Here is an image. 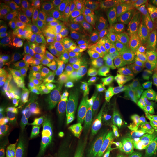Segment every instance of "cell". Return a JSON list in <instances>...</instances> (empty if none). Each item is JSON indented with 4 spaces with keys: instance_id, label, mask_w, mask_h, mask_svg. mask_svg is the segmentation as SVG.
Masks as SVG:
<instances>
[{
    "instance_id": "cell-1",
    "label": "cell",
    "mask_w": 157,
    "mask_h": 157,
    "mask_svg": "<svg viewBox=\"0 0 157 157\" xmlns=\"http://www.w3.org/2000/svg\"><path fill=\"white\" fill-rule=\"evenodd\" d=\"M156 68L157 62L132 66L114 64L104 74L103 77L112 76L140 87L143 84L150 83Z\"/></svg>"
},
{
    "instance_id": "cell-2",
    "label": "cell",
    "mask_w": 157,
    "mask_h": 157,
    "mask_svg": "<svg viewBox=\"0 0 157 157\" xmlns=\"http://www.w3.org/2000/svg\"><path fill=\"white\" fill-rule=\"evenodd\" d=\"M103 24L119 34L127 27L137 21L127 2H117L105 7L103 13Z\"/></svg>"
},
{
    "instance_id": "cell-3",
    "label": "cell",
    "mask_w": 157,
    "mask_h": 157,
    "mask_svg": "<svg viewBox=\"0 0 157 157\" xmlns=\"http://www.w3.org/2000/svg\"><path fill=\"white\" fill-rule=\"evenodd\" d=\"M29 26L22 15L10 7H1L0 44L7 47L8 43Z\"/></svg>"
},
{
    "instance_id": "cell-4",
    "label": "cell",
    "mask_w": 157,
    "mask_h": 157,
    "mask_svg": "<svg viewBox=\"0 0 157 157\" xmlns=\"http://www.w3.org/2000/svg\"><path fill=\"white\" fill-rule=\"evenodd\" d=\"M117 39L128 41L157 55V34L135 21L117 35Z\"/></svg>"
},
{
    "instance_id": "cell-5",
    "label": "cell",
    "mask_w": 157,
    "mask_h": 157,
    "mask_svg": "<svg viewBox=\"0 0 157 157\" xmlns=\"http://www.w3.org/2000/svg\"><path fill=\"white\" fill-rule=\"evenodd\" d=\"M42 44L51 53L64 60H74L79 58L77 48L68 43L53 26L46 30Z\"/></svg>"
},
{
    "instance_id": "cell-6",
    "label": "cell",
    "mask_w": 157,
    "mask_h": 157,
    "mask_svg": "<svg viewBox=\"0 0 157 157\" xmlns=\"http://www.w3.org/2000/svg\"><path fill=\"white\" fill-rule=\"evenodd\" d=\"M84 124L90 134L113 137L116 127L114 113L105 110L94 109Z\"/></svg>"
},
{
    "instance_id": "cell-7",
    "label": "cell",
    "mask_w": 157,
    "mask_h": 157,
    "mask_svg": "<svg viewBox=\"0 0 157 157\" xmlns=\"http://www.w3.org/2000/svg\"><path fill=\"white\" fill-rule=\"evenodd\" d=\"M0 111L6 117H15L23 113L31 114L29 88L20 90L3 98L0 104Z\"/></svg>"
},
{
    "instance_id": "cell-8",
    "label": "cell",
    "mask_w": 157,
    "mask_h": 157,
    "mask_svg": "<svg viewBox=\"0 0 157 157\" xmlns=\"http://www.w3.org/2000/svg\"><path fill=\"white\" fill-rule=\"evenodd\" d=\"M47 28L29 26L13 40L6 48L17 52H25L33 50L35 47L42 42Z\"/></svg>"
},
{
    "instance_id": "cell-9",
    "label": "cell",
    "mask_w": 157,
    "mask_h": 157,
    "mask_svg": "<svg viewBox=\"0 0 157 157\" xmlns=\"http://www.w3.org/2000/svg\"><path fill=\"white\" fill-rule=\"evenodd\" d=\"M88 106L96 110H105L116 113L118 111L114 98L108 84L93 86Z\"/></svg>"
},
{
    "instance_id": "cell-10",
    "label": "cell",
    "mask_w": 157,
    "mask_h": 157,
    "mask_svg": "<svg viewBox=\"0 0 157 157\" xmlns=\"http://www.w3.org/2000/svg\"><path fill=\"white\" fill-rule=\"evenodd\" d=\"M74 60H68L66 67L58 74V93L61 99H67L83 83L76 73Z\"/></svg>"
},
{
    "instance_id": "cell-11",
    "label": "cell",
    "mask_w": 157,
    "mask_h": 157,
    "mask_svg": "<svg viewBox=\"0 0 157 157\" xmlns=\"http://www.w3.org/2000/svg\"><path fill=\"white\" fill-rule=\"evenodd\" d=\"M59 76L58 74L50 71H42L38 75L31 79L29 87L42 90L51 97L56 99H61L58 93Z\"/></svg>"
},
{
    "instance_id": "cell-12",
    "label": "cell",
    "mask_w": 157,
    "mask_h": 157,
    "mask_svg": "<svg viewBox=\"0 0 157 157\" xmlns=\"http://www.w3.org/2000/svg\"><path fill=\"white\" fill-rule=\"evenodd\" d=\"M117 118L126 132L135 139L143 143V145H146L152 137L151 135L141 126L132 111L120 112V114Z\"/></svg>"
},
{
    "instance_id": "cell-13",
    "label": "cell",
    "mask_w": 157,
    "mask_h": 157,
    "mask_svg": "<svg viewBox=\"0 0 157 157\" xmlns=\"http://www.w3.org/2000/svg\"><path fill=\"white\" fill-rule=\"evenodd\" d=\"M54 137L46 131H37L31 135L28 150L22 155L15 157H36L54 146Z\"/></svg>"
},
{
    "instance_id": "cell-14",
    "label": "cell",
    "mask_w": 157,
    "mask_h": 157,
    "mask_svg": "<svg viewBox=\"0 0 157 157\" xmlns=\"http://www.w3.org/2000/svg\"><path fill=\"white\" fill-rule=\"evenodd\" d=\"M18 13L23 15L29 26L44 27L47 29L52 27V18L43 13L34 1H27Z\"/></svg>"
},
{
    "instance_id": "cell-15",
    "label": "cell",
    "mask_w": 157,
    "mask_h": 157,
    "mask_svg": "<svg viewBox=\"0 0 157 157\" xmlns=\"http://www.w3.org/2000/svg\"><path fill=\"white\" fill-rule=\"evenodd\" d=\"M87 23V21L83 17L76 16L70 22L54 28L68 43L76 48L79 44Z\"/></svg>"
},
{
    "instance_id": "cell-16",
    "label": "cell",
    "mask_w": 157,
    "mask_h": 157,
    "mask_svg": "<svg viewBox=\"0 0 157 157\" xmlns=\"http://www.w3.org/2000/svg\"><path fill=\"white\" fill-rule=\"evenodd\" d=\"M132 111L147 132L153 136L157 132V111L154 105L138 103Z\"/></svg>"
},
{
    "instance_id": "cell-17",
    "label": "cell",
    "mask_w": 157,
    "mask_h": 157,
    "mask_svg": "<svg viewBox=\"0 0 157 157\" xmlns=\"http://www.w3.org/2000/svg\"><path fill=\"white\" fill-rule=\"evenodd\" d=\"M74 64L76 73L82 82L93 86L107 84L103 76L99 74L85 58H78L74 60Z\"/></svg>"
},
{
    "instance_id": "cell-18",
    "label": "cell",
    "mask_w": 157,
    "mask_h": 157,
    "mask_svg": "<svg viewBox=\"0 0 157 157\" xmlns=\"http://www.w3.org/2000/svg\"><path fill=\"white\" fill-rule=\"evenodd\" d=\"M76 16L83 17L87 22L101 24L103 17V2L99 0H82L78 2Z\"/></svg>"
},
{
    "instance_id": "cell-19",
    "label": "cell",
    "mask_w": 157,
    "mask_h": 157,
    "mask_svg": "<svg viewBox=\"0 0 157 157\" xmlns=\"http://www.w3.org/2000/svg\"><path fill=\"white\" fill-rule=\"evenodd\" d=\"M33 50L38 55L41 66L44 70L59 74L67 66L68 60H64L51 53L45 48L42 43L39 44Z\"/></svg>"
},
{
    "instance_id": "cell-20",
    "label": "cell",
    "mask_w": 157,
    "mask_h": 157,
    "mask_svg": "<svg viewBox=\"0 0 157 157\" xmlns=\"http://www.w3.org/2000/svg\"><path fill=\"white\" fill-rule=\"evenodd\" d=\"M117 42V34L112 29L103 24L97 25L95 38V49L103 50L114 56V50Z\"/></svg>"
},
{
    "instance_id": "cell-21",
    "label": "cell",
    "mask_w": 157,
    "mask_h": 157,
    "mask_svg": "<svg viewBox=\"0 0 157 157\" xmlns=\"http://www.w3.org/2000/svg\"><path fill=\"white\" fill-rule=\"evenodd\" d=\"M76 16V11L70 2L58 0L55 2L52 12V26L57 27L70 22Z\"/></svg>"
},
{
    "instance_id": "cell-22",
    "label": "cell",
    "mask_w": 157,
    "mask_h": 157,
    "mask_svg": "<svg viewBox=\"0 0 157 157\" xmlns=\"http://www.w3.org/2000/svg\"><path fill=\"white\" fill-rule=\"evenodd\" d=\"M87 146L85 143L80 142L73 136L63 135L59 137L56 150L66 157H82Z\"/></svg>"
},
{
    "instance_id": "cell-23",
    "label": "cell",
    "mask_w": 157,
    "mask_h": 157,
    "mask_svg": "<svg viewBox=\"0 0 157 157\" xmlns=\"http://www.w3.org/2000/svg\"><path fill=\"white\" fill-rule=\"evenodd\" d=\"M84 58L103 76L114 65L117 60L114 56L98 49H95Z\"/></svg>"
},
{
    "instance_id": "cell-24",
    "label": "cell",
    "mask_w": 157,
    "mask_h": 157,
    "mask_svg": "<svg viewBox=\"0 0 157 157\" xmlns=\"http://www.w3.org/2000/svg\"><path fill=\"white\" fill-rule=\"evenodd\" d=\"M51 102L58 101L42 90L34 89L29 85V103L31 115L39 117L45 105Z\"/></svg>"
},
{
    "instance_id": "cell-25",
    "label": "cell",
    "mask_w": 157,
    "mask_h": 157,
    "mask_svg": "<svg viewBox=\"0 0 157 157\" xmlns=\"http://www.w3.org/2000/svg\"><path fill=\"white\" fill-rule=\"evenodd\" d=\"M96 33L97 24L87 22L78 44V57L80 58H84L95 49Z\"/></svg>"
},
{
    "instance_id": "cell-26",
    "label": "cell",
    "mask_w": 157,
    "mask_h": 157,
    "mask_svg": "<svg viewBox=\"0 0 157 157\" xmlns=\"http://www.w3.org/2000/svg\"><path fill=\"white\" fill-rule=\"evenodd\" d=\"M113 140L116 144L119 145L124 148L127 149L129 151H136L140 153L143 148L144 145L140 144L134 137L131 136L120 127L116 125L114 132L113 135Z\"/></svg>"
},
{
    "instance_id": "cell-27",
    "label": "cell",
    "mask_w": 157,
    "mask_h": 157,
    "mask_svg": "<svg viewBox=\"0 0 157 157\" xmlns=\"http://www.w3.org/2000/svg\"><path fill=\"white\" fill-rule=\"evenodd\" d=\"M74 115L71 109L69 103H66L60 110V122L59 130L56 137H60L63 135L72 136L73 135Z\"/></svg>"
},
{
    "instance_id": "cell-28",
    "label": "cell",
    "mask_w": 157,
    "mask_h": 157,
    "mask_svg": "<svg viewBox=\"0 0 157 157\" xmlns=\"http://www.w3.org/2000/svg\"><path fill=\"white\" fill-rule=\"evenodd\" d=\"M104 78L107 82L108 86L113 93H126L138 95L140 93V87L135 84L129 83L124 80L112 76H105Z\"/></svg>"
},
{
    "instance_id": "cell-29",
    "label": "cell",
    "mask_w": 157,
    "mask_h": 157,
    "mask_svg": "<svg viewBox=\"0 0 157 157\" xmlns=\"http://www.w3.org/2000/svg\"><path fill=\"white\" fill-rule=\"evenodd\" d=\"M152 55L154 53L144 49L137 46L133 43L128 41L121 40L117 39V44L114 50V56L116 58H119L121 56H129V55Z\"/></svg>"
},
{
    "instance_id": "cell-30",
    "label": "cell",
    "mask_w": 157,
    "mask_h": 157,
    "mask_svg": "<svg viewBox=\"0 0 157 157\" xmlns=\"http://www.w3.org/2000/svg\"><path fill=\"white\" fill-rule=\"evenodd\" d=\"M0 146L7 149L13 156L22 155L26 147V142L23 137L7 136L1 137Z\"/></svg>"
},
{
    "instance_id": "cell-31",
    "label": "cell",
    "mask_w": 157,
    "mask_h": 157,
    "mask_svg": "<svg viewBox=\"0 0 157 157\" xmlns=\"http://www.w3.org/2000/svg\"><path fill=\"white\" fill-rule=\"evenodd\" d=\"M21 61L27 71L31 74L33 77L44 71L41 66L38 55L34 50L23 52L21 57Z\"/></svg>"
},
{
    "instance_id": "cell-32",
    "label": "cell",
    "mask_w": 157,
    "mask_h": 157,
    "mask_svg": "<svg viewBox=\"0 0 157 157\" xmlns=\"http://www.w3.org/2000/svg\"><path fill=\"white\" fill-rule=\"evenodd\" d=\"M150 62H157V55H129L121 56L116 60L114 64L124 66H140Z\"/></svg>"
},
{
    "instance_id": "cell-33",
    "label": "cell",
    "mask_w": 157,
    "mask_h": 157,
    "mask_svg": "<svg viewBox=\"0 0 157 157\" xmlns=\"http://www.w3.org/2000/svg\"><path fill=\"white\" fill-rule=\"evenodd\" d=\"M137 20L141 18L154 8L157 0H130L127 1Z\"/></svg>"
},
{
    "instance_id": "cell-34",
    "label": "cell",
    "mask_w": 157,
    "mask_h": 157,
    "mask_svg": "<svg viewBox=\"0 0 157 157\" xmlns=\"http://www.w3.org/2000/svg\"><path fill=\"white\" fill-rule=\"evenodd\" d=\"M114 100L118 111H132L138 104V95L126 93H114Z\"/></svg>"
},
{
    "instance_id": "cell-35",
    "label": "cell",
    "mask_w": 157,
    "mask_h": 157,
    "mask_svg": "<svg viewBox=\"0 0 157 157\" xmlns=\"http://www.w3.org/2000/svg\"><path fill=\"white\" fill-rule=\"evenodd\" d=\"M92 88L93 85L83 82L79 87L67 98L68 102H71L80 106H88V101Z\"/></svg>"
},
{
    "instance_id": "cell-36",
    "label": "cell",
    "mask_w": 157,
    "mask_h": 157,
    "mask_svg": "<svg viewBox=\"0 0 157 157\" xmlns=\"http://www.w3.org/2000/svg\"><path fill=\"white\" fill-rule=\"evenodd\" d=\"M114 142L113 137L104 136V135H93L90 133L88 135L84 142L87 146L93 147L102 152L105 151Z\"/></svg>"
},
{
    "instance_id": "cell-37",
    "label": "cell",
    "mask_w": 157,
    "mask_h": 157,
    "mask_svg": "<svg viewBox=\"0 0 157 157\" xmlns=\"http://www.w3.org/2000/svg\"><path fill=\"white\" fill-rule=\"evenodd\" d=\"M19 67L14 60L6 62L0 68V84L16 80Z\"/></svg>"
},
{
    "instance_id": "cell-38",
    "label": "cell",
    "mask_w": 157,
    "mask_h": 157,
    "mask_svg": "<svg viewBox=\"0 0 157 157\" xmlns=\"http://www.w3.org/2000/svg\"><path fill=\"white\" fill-rule=\"evenodd\" d=\"M29 85V84H27L22 80H14V81L2 84H0V95L1 98H5L10 94L27 88V86Z\"/></svg>"
},
{
    "instance_id": "cell-39",
    "label": "cell",
    "mask_w": 157,
    "mask_h": 157,
    "mask_svg": "<svg viewBox=\"0 0 157 157\" xmlns=\"http://www.w3.org/2000/svg\"><path fill=\"white\" fill-rule=\"evenodd\" d=\"M137 21L153 32L157 34V4L148 14Z\"/></svg>"
},
{
    "instance_id": "cell-40",
    "label": "cell",
    "mask_w": 157,
    "mask_h": 157,
    "mask_svg": "<svg viewBox=\"0 0 157 157\" xmlns=\"http://www.w3.org/2000/svg\"><path fill=\"white\" fill-rule=\"evenodd\" d=\"M74 115V114H73ZM74 126H73V136L74 138L78 140L80 142L84 143L86 138L90 134L89 131L87 130V127L82 123L76 116L74 115Z\"/></svg>"
},
{
    "instance_id": "cell-41",
    "label": "cell",
    "mask_w": 157,
    "mask_h": 157,
    "mask_svg": "<svg viewBox=\"0 0 157 157\" xmlns=\"http://www.w3.org/2000/svg\"><path fill=\"white\" fill-rule=\"evenodd\" d=\"M130 151L113 143L109 148L103 152V157H125Z\"/></svg>"
},
{
    "instance_id": "cell-42",
    "label": "cell",
    "mask_w": 157,
    "mask_h": 157,
    "mask_svg": "<svg viewBox=\"0 0 157 157\" xmlns=\"http://www.w3.org/2000/svg\"><path fill=\"white\" fill-rule=\"evenodd\" d=\"M58 102H51L45 105L39 117L43 119H50L53 118L58 113Z\"/></svg>"
},
{
    "instance_id": "cell-43",
    "label": "cell",
    "mask_w": 157,
    "mask_h": 157,
    "mask_svg": "<svg viewBox=\"0 0 157 157\" xmlns=\"http://www.w3.org/2000/svg\"><path fill=\"white\" fill-rule=\"evenodd\" d=\"M55 2L53 0H35L34 2L43 13L52 18Z\"/></svg>"
},
{
    "instance_id": "cell-44",
    "label": "cell",
    "mask_w": 157,
    "mask_h": 157,
    "mask_svg": "<svg viewBox=\"0 0 157 157\" xmlns=\"http://www.w3.org/2000/svg\"><path fill=\"white\" fill-rule=\"evenodd\" d=\"M157 101V94L149 95V94H142L138 95V103L143 105H154Z\"/></svg>"
},
{
    "instance_id": "cell-45",
    "label": "cell",
    "mask_w": 157,
    "mask_h": 157,
    "mask_svg": "<svg viewBox=\"0 0 157 157\" xmlns=\"http://www.w3.org/2000/svg\"><path fill=\"white\" fill-rule=\"evenodd\" d=\"M82 157H103V154L101 151L87 146Z\"/></svg>"
},
{
    "instance_id": "cell-46",
    "label": "cell",
    "mask_w": 157,
    "mask_h": 157,
    "mask_svg": "<svg viewBox=\"0 0 157 157\" xmlns=\"http://www.w3.org/2000/svg\"><path fill=\"white\" fill-rule=\"evenodd\" d=\"M148 150L157 154V132L153 135L146 145H144Z\"/></svg>"
},
{
    "instance_id": "cell-47",
    "label": "cell",
    "mask_w": 157,
    "mask_h": 157,
    "mask_svg": "<svg viewBox=\"0 0 157 157\" xmlns=\"http://www.w3.org/2000/svg\"><path fill=\"white\" fill-rule=\"evenodd\" d=\"M26 2L27 1H25V0H13V1L7 2V4H8L11 9L18 12Z\"/></svg>"
},
{
    "instance_id": "cell-48",
    "label": "cell",
    "mask_w": 157,
    "mask_h": 157,
    "mask_svg": "<svg viewBox=\"0 0 157 157\" xmlns=\"http://www.w3.org/2000/svg\"><path fill=\"white\" fill-rule=\"evenodd\" d=\"M140 93L149 94V95H155L157 94L154 88L150 84H145L140 86ZM139 93V94H140Z\"/></svg>"
},
{
    "instance_id": "cell-49",
    "label": "cell",
    "mask_w": 157,
    "mask_h": 157,
    "mask_svg": "<svg viewBox=\"0 0 157 157\" xmlns=\"http://www.w3.org/2000/svg\"><path fill=\"white\" fill-rule=\"evenodd\" d=\"M36 157H66L65 156H63L61 153H60L57 150H53V151H51L50 152L48 153H45L44 154L42 155H39V156Z\"/></svg>"
},
{
    "instance_id": "cell-50",
    "label": "cell",
    "mask_w": 157,
    "mask_h": 157,
    "mask_svg": "<svg viewBox=\"0 0 157 157\" xmlns=\"http://www.w3.org/2000/svg\"><path fill=\"white\" fill-rule=\"evenodd\" d=\"M149 84L154 88L155 91H156V93H157V68L156 71H155L154 75H153L151 78V80L150 83Z\"/></svg>"
},
{
    "instance_id": "cell-51",
    "label": "cell",
    "mask_w": 157,
    "mask_h": 157,
    "mask_svg": "<svg viewBox=\"0 0 157 157\" xmlns=\"http://www.w3.org/2000/svg\"><path fill=\"white\" fill-rule=\"evenodd\" d=\"M0 157H14L7 149L4 147L0 146Z\"/></svg>"
},
{
    "instance_id": "cell-52",
    "label": "cell",
    "mask_w": 157,
    "mask_h": 157,
    "mask_svg": "<svg viewBox=\"0 0 157 157\" xmlns=\"http://www.w3.org/2000/svg\"><path fill=\"white\" fill-rule=\"evenodd\" d=\"M125 157H142V156H141V154L138 151H133L129 152Z\"/></svg>"
},
{
    "instance_id": "cell-53",
    "label": "cell",
    "mask_w": 157,
    "mask_h": 157,
    "mask_svg": "<svg viewBox=\"0 0 157 157\" xmlns=\"http://www.w3.org/2000/svg\"><path fill=\"white\" fill-rule=\"evenodd\" d=\"M154 106H155V109H156V111H157V101H156V103H155Z\"/></svg>"
}]
</instances>
